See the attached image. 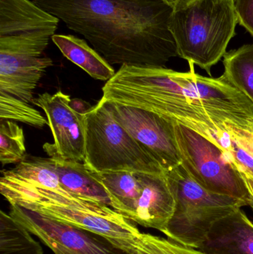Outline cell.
<instances>
[{"label": "cell", "instance_id": "cell-2", "mask_svg": "<svg viewBox=\"0 0 253 254\" xmlns=\"http://www.w3.org/2000/svg\"><path fill=\"white\" fill-rule=\"evenodd\" d=\"M81 34L111 65L165 67L178 57L165 0H31Z\"/></svg>", "mask_w": 253, "mask_h": 254}, {"label": "cell", "instance_id": "cell-17", "mask_svg": "<svg viewBox=\"0 0 253 254\" xmlns=\"http://www.w3.org/2000/svg\"><path fill=\"white\" fill-rule=\"evenodd\" d=\"M52 41L65 58L95 80L108 81L115 74L111 64L84 40L72 35L54 34Z\"/></svg>", "mask_w": 253, "mask_h": 254}, {"label": "cell", "instance_id": "cell-21", "mask_svg": "<svg viewBox=\"0 0 253 254\" xmlns=\"http://www.w3.org/2000/svg\"><path fill=\"white\" fill-rule=\"evenodd\" d=\"M0 121L21 122L37 128L49 125L47 119L31 104L2 91H0Z\"/></svg>", "mask_w": 253, "mask_h": 254}, {"label": "cell", "instance_id": "cell-12", "mask_svg": "<svg viewBox=\"0 0 253 254\" xmlns=\"http://www.w3.org/2000/svg\"><path fill=\"white\" fill-rule=\"evenodd\" d=\"M59 22L31 0H0L1 38L49 43Z\"/></svg>", "mask_w": 253, "mask_h": 254}, {"label": "cell", "instance_id": "cell-11", "mask_svg": "<svg viewBox=\"0 0 253 254\" xmlns=\"http://www.w3.org/2000/svg\"><path fill=\"white\" fill-rule=\"evenodd\" d=\"M69 95L59 91L45 92L34 98L32 104L41 108L47 117L53 143L48 146L60 158L83 162L86 152L84 113L73 107Z\"/></svg>", "mask_w": 253, "mask_h": 254}, {"label": "cell", "instance_id": "cell-5", "mask_svg": "<svg viewBox=\"0 0 253 254\" xmlns=\"http://www.w3.org/2000/svg\"><path fill=\"white\" fill-rule=\"evenodd\" d=\"M165 173L175 196V208L163 234L185 247L200 249L217 222L248 206L234 197L205 189L181 164Z\"/></svg>", "mask_w": 253, "mask_h": 254}, {"label": "cell", "instance_id": "cell-22", "mask_svg": "<svg viewBox=\"0 0 253 254\" xmlns=\"http://www.w3.org/2000/svg\"><path fill=\"white\" fill-rule=\"evenodd\" d=\"M26 155L25 134L22 127L10 121H1L0 161L2 166L19 163Z\"/></svg>", "mask_w": 253, "mask_h": 254}, {"label": "cell", "instance_id": "cell-4", "mask_svg": "<svg viewBox=\"0 0 253 254\" xmlns=\"http://www.w3.org/2000/svg\"><path fill=\"white\" fill-rule=\"evenodd\" d=\"M18 204L63 223L102 234L136 254L143 233L126 218L109 206L86 199L68 191L40 189L7 198Z\"/></svg>", "mask_w": 253, "mask_h": 254}, {"label": "cell", "instance_id": "cell-20", "mask_svg": "<svg viewBox=\"0 0 253 254\" xmlns=\"http://www.w3.org/2000/svg\"><path fill=\"white\" fill-rule=\"evenodd\" d=\"M224 74L253 101V44L227 52Z\"/></svg>", "mask_w": 253, "mask_h": 254}, {"label": "cell", "instance_id": "cell-1", "mask_svg": "<svg viewBox=\"0 0 253 254\" xmlns=\"http://www.w3.org/2000/svg\"><path fill=\"white\" fill-rule=\"evenodd\" d=\"M123 65L102 87L101 100L155 113L199 133L231 159L232 134L253 131V101L225 74Z\"/></svg>", "mask_w": 253, "mask_h": 254}, {"label": "cell", "instance_id": "cell-19", "mask_svg": "<svg viewBox=\"0 0 253 254\" xmlns=\"http://www.w3.org/2000/svg\"><path fill=\"white\" fill-rule=\"evenodd\" d=\"M31 232L10 213H0V254H43Z\"/></svg>", "mask_w": 253, "mask_h": 254}, {"label": "cell", "instance_id": "cell-8", "mask_svg": "<svg viewBox=\"0 0 253 254\" xmlns=\"http://www.w3.org/2000/svg\"><path fill=\"white\" fill-rule=\"evenodd\" d=\"M9 213L53 254H134L102 234L63 223L18 204H10Z\"/></svg>", "mask_w": 253, "mask_h": 254}, {"label": "cell", "instance_id": "cell-29", "mask_svg": "<svg viewBox=\"0 0 253 254\" xmlns=\"http://www.w3.org/2000/svg\"><path fill=\"white\" fill-rule=\"evenodd\" d=\"M231 1H233L235 2V1H236V0H231Z\"/></svg>", "mask_w": 253, "mask_h": 254}, {"label": "cell", "instance_id": "cell-10", "mask_svg": "<svg viewBox=\"0 0 253 254\" xmlns=\"http://www.w3.org/2000/svg\"><path fill=\"white\" fill-rule=\"evenodd\" d=\"M102 101L116 120L157 160L165 173L181 164L173 122L147 110Z\"/></svg>", "mask_w": 253, "mask_h": 254}, {"label": "cell", "instance_id": "cell-3", "mask_svg": "<svg viewBox=\"0 0 253 254\" xmlns=\"http://www.w3.org/2000/svg\"><path fill=\"white\" fill-rule=\"evenodd\" d=\"M238 23L231 0H177L169 29L178 57L211 75L212 67L227 54Z\"/></svg>", "mask_w": 253, "mask_h": 254}, {"label": "cell", "instance_id": "cell-13", "mask_svg": "<svg viewBox=\"0 0 253 254\" xmlns=\"http://www.w3.org/2000/svg\"><path fill=\"white\" fill-rule=\"evenodd\" d=\"M142 191L131 220L163 233L175 208V199L166 173H137Z\"/></svg>", "mask_w": 253, "mask_h": 254}, {"label": "cell", "instance_id": "cell-27", "mask_svg": "<svg viewBox=\"0 0 253 254\" xmlns=\"http://www.w3.org/2000/svg\"><path fill=\"white\" fill-rule=\"evenodd\" d=\"M190 251H191L192 254H206L203 253V252H200L199 250H197V249H191L190 248Z\"/></svg>", "mask_w": 253, "mask_h": 254}, {"label": "cell", "instance_id": "cell-25", "mask_svg": "<svg viewBox=\"0 0 253 254\" xmlns=\"http://www.w3.org/2000/svg\"><path fill=\"white\" fill-rule=\"evenodd\" d=\"M231 137L239 147L253 158V131L242 130Z\"/></svg>", "mask_w": 253, "mask_h": 254}, {"label": "cell", "instance_id": "cell-9", "mask_svg": "<svg viewBox=\"0 0 253 254\" xmlns=\"http://www.w3.org/2000/svg\"><path fill=\"white\" fill-rule=\"evenodd\" d=\"M47 44L0 39V91L31 104L53 61L43 57Z\"/></svg>", "mask_w": 253, "mask_h": 254}, {"label": "cell", "instance_id": "cell-18", "mask_svg": "<svg viewBox=\"0 0 253 254\" xmlns=\"http://www.w3.org/2000/svg\"><path fill=\"white\" fill-rule=\"evenodd\" d=\"M95 174L106 190L111 207L131 220L142 191V185L137 173L110 171Z\"/></svg>", "mask_w": 253, "mask_h": 254}, {"label": "cell", "instance_id": "cell-7", "mask_svg": "<svg viewBox=\"0 0 253 254\" xmlns=\"http://www.w3.org/2000/svg\"><path fill=\"white\" fill-rule=\"evenodd\" d=\"M181 165L196 182L215 193L230 195L249 206L250 195L238 170L222 151L187 127L174 123Z\"/></svg>", "mask_w": 253, "mask_h": 254}, {"label": "cell", "instance_id": "cell-24", "mask_svg": "<svg viewBox=\"0 0 253 254\" xmlns=\"http://www.w3.org/2000/svg\"><path fill=\"white\" fill-rule=\"evenodd\" d=\"M234 5L239 24L253 37V0H236Z\"/></svg>", "mask_w": 253, "mask_h": 254}, {"label": "cell", "instance_id": "cell-28", "mask_svg": "<svg viewBox=\"0 0 253 254\" xmlns=\"http://www.w3.org/2000/svg\"><path fill=\"white\" fill-rule=\"evenodd\" d=\"M165 1H167L168 3H169V4H172V5H173L177 0H165Z\"/></svg>", "mask_w": 253, "mask_h": 254}, {"label": "cell", "instance_id": "cell-15", "mask_svg": "<svg viewBox=\"0 0 253 254\" xmlns=\"http://www.w3.org/2000/svg\"><path fill=\"white\" fill-rule=\"evenodd\" d=\"M206 254H253V222L242 208L214 225L200 249Z\"/></svg>", "mask_w": 253, "mask_h": 254}, {"label": "cell", "instance_id": "cell-26", "mask_svg": "<svg viewBox=\"0 0 253 254\" xmlns=\"http://www.w3.org/2000/svg\"><path fill=\"white\" fill-rule=\"evenodd\" d=\"M236 169L238 170L241 176H242L244 182H245V185H246L247 188H248L250 195L249 206H251V208L253 210V176H251L246 170H242V169Z\"/></svg>", "mask_w": 253, "mask_h": 254}, {"label": "cell", "instance_id": "cell-16", "mask_svg": "<svg viewBox=\"0 0 253 254\" xmlns=\"http://www.w3.org/2000/svg\"><path fill=\"white\" fill-rule=\"evenodd\" d=\"M43 149L54 163L55 170L62 188L74 195L92 200L111 207L109 195L95 173L84 163L60 158L47 143Z\"/></svg>", "mask_w": 253, "mask_h": 254}, {"label": "cell", "instance_id": "cell-6", "mask_svg": "<svg viewBox=\"0 0 253 254\" xmlns=\"http://www.w3.org/2000/svg\"><path fill=\"white\" fill-rule=\"evenodd\" d=\"M86 152L83 163L95 173L128 171L163 174L157 160L111 114L103 101L84 113Z\"/></svg>", "mask_w": 253, "mask_h": 254}, {"label": "cell", "instance_id": "cell-14", "mask_svg": "<svg viewBox=\"0 0 253 254\" xmlns=\"http://www.w3.org/2000/svg\"><path fill=\"white\" fill-rule=\"evenodd\" d=\"M1 173L0 192L5 199L40 189L65 190L59 182L54 163L50 157L26 155L14 168Z\"/></svg>", "mask_w": 253, "mask_h": 254}, {"label": "cell", "instance_id": "cell-23", "mask_svg": "<svg viewBox=\"0 0 253 254\" xmlns=\"http://www.w3.org/2000/svg\"><path fill=\"white\" fill-rule=\"evenodd\" d=\"M136 254H192L190 248L178 244L169 239L143 233Z\"/></svg>", "mask_w": 253, "mask_h": 254}]
</instances>
